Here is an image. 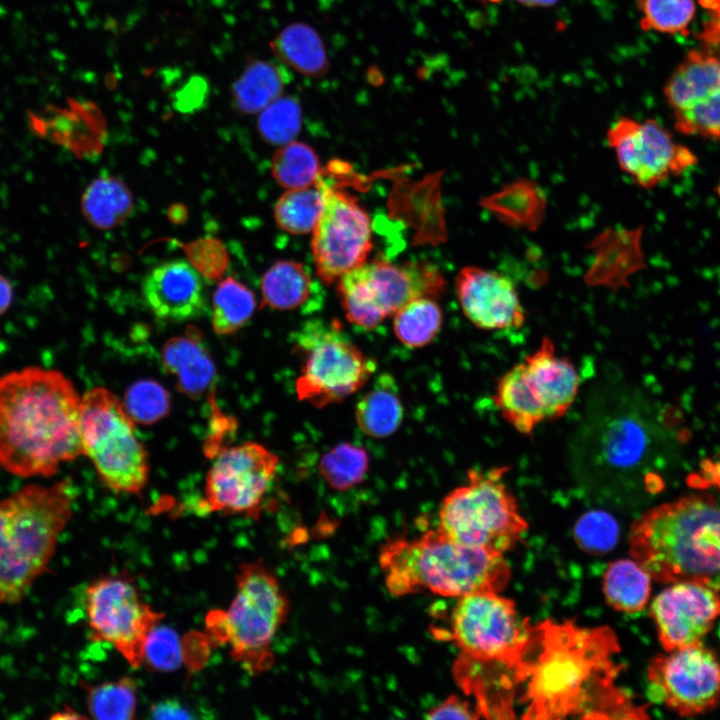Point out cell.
I'll use <instances>...</instances> for the list:
<instances>
[{"mask_svg": "<svg viewBox=\"0 0 720 720\" xmlns=\"http://www.w3.org/2000/svg\"><path fill=\"white\" fill-rule=\"evenodd\" d=\"M620 650L608 627L584 628L565 621L546 620L535 626V642L528 657L524 682L525 719H639L647 718L616 685Z\"/></svg>", "mask_w": 720, "mask_h": 720, "instance_id": "obj_1", "label": "cell"}, {"mask_svg": "<svg viewBox=\"0 0 720 720\" xmlns=\"http://www.w3.org/2000/svg\"><path fill=\"white\" fill-rule=\"evenodd\" d=\"M81 396L62 372L29 366L0 376V467L50 477L82 454Z\"/></svg>", "mask_w": 720, "mask_h": 720, "instance_id": "obj_2", "label": "cell"}, {"mask_svg": "<svg viewBox=\"0 0 720 720\" xmlns=\"http://www.w3.org/2000/svg\"><path fill=\"white\" fill-rule=\"evenodd\" d=\"M631 557L652 579L671 584L720 579V504L694 494L656 506L633 522Z\"/></svg>", "mask_w": 720, "mask_h": 720, "instance_id": "obj_3", "label": "cell"}, {"mask_svg": "<svg viewBox=\"0 0 720 720\" xmlns=\"http://www.w3.org/2000/svg\"><path fill=\"white\" fill-rule=\"evenodd\" d=\"M378 559L385 586L394 597L420 592L457 598L500 593L511 578L503 554L457 543L438 529L412 539H391L382 545Z\"/></svg>", "mask_w": 720, "mask_h": 720, "instance_id": "obj_4", "label": "cell"}, {"mask_svg": "<svg viewBox=\"0 0 720 720\" xmlns=\"http://www.w3.org/2000/svg\"><path fill=\"white\" fill-rule=\"evenodd\" d=\"M73 499L68 481L28 484L0 499V604L20 603L50 571Z\"/></svg>", "mask_w": 720, "mask_h": 720, "instance_id": "obj_5", "label": "cell"}, {"mask_svg": "<svg viewBox=\"0 0 720 720\" xmlns=\"http://www.w3.org/2000/svg\"><path fill=\"white\" fill-rule=\"evenodd\" d=\"M290 600L275 572L262 559L243 562L235 574V594L226 610H212L207 633L228 647L246 673L258 677L272 669L274 638L286 622Z\"/></svg>", "mask_w": 720, "mask_h": 720, "instance_id": "obj_6", "label": "cell"}, {"mask_svg": "<svg viewBox=\"0 0 720 720\" xmlns=\"http://www.w3.org/2000/svg\"><path fill=\"white\" fill-rule=\"evenodd\" d=\"M507 467L471 469L467 481L450 491L438 513V530L457 543L504 554L528 529L503 477Z\"/></svg>", "mask_w": 720, "mask_h": 720, "instance_id": "obj_7", "label": "cell"}, {"mask_svg": "<svg viewBox=\"0 0 720 720\" xmlns=\"http://www.w3.org/2000/svg\"><path fill=\"white\" fill-rule=\"evenodd\" d=\"M135 421L110 390L95 387L83 394L80 409L82 454L102 484L124 494H141L149 480L148 454L135 433Z\"/></svg>", "mask_w": 720, "mask_h": 720, "instance_id": "obj_8", "label": "cell"}, {"mask_svg": "<svg viewBox=\"0 0 720 720\" xmlns=\"http://www.w3.org/2000/svg\"><path fill=\"white\" fill-rule=\"evenodd\" d=\"M579 385L574 365L557 354L551 339L543 337L534 352L498 379L493 400L508 424L530 435L540 423L565 415Z\"/></svg>", "mask_w": 720, "mask_h": 720, "instance_id": "obj_9", "label": "cell"}, {"mask_svg": "<svg viewBox=\"0 0 720 720\" xmlns=\"http://www.w3.org/2000/svg\"><path fill=\"white\" fill-rule=\"evenodd\" d=\"M293 346L301 360L295 384L297 397L316 408L358 392L376 371V360L366 355L335 320L306 321L296 331Z\"/></svg>", "mask_w": 720, "mask_h": 720, "instance_id": "obj_10", "label": "cell"}, {"mask_svg": "<svg viewBox=\"0 0 720 720\" xmlns=\"http://www.w3.org/2000/svg\"><path fill=\"white\" fill-rule=\"evenodd\" d=\"M450 639L469 659L502 664L524 682L535 626L522 618L514 602L497 592L459 598L451 614Z\"/></svg>", "mask_w": 720, "mask_h": 720, "instance_id": "obj_11", "label": "cell"}, {"mask_svg": "<svg viewBox=\"0 0 720 720\" xmlns=\"http://www.w3.org/2000/svg\"><path fill=\"white\" fill-rule=\"evenodd\" d=\"M445 279L433 264H401L373 260L346 272L337 280V293L349 322L363 329L376 328L408 302L443 293Z\"/></svg>", "mask_w": 720, "mask_h": 720, "instance_id": "obj_12", "label": "cell"}, {"mask_svg": "<svg viewBox=\"0 0 720 720\" xmlns=\"http://www.w3.org/2000/svg\"><path fill=\"white\" fill-rule=\"evenodd\" d=\"M84 610L93 642H105L133 669L143 666L151 632L165 615L147 603L128 571L101 575L84 591Z\"/></svg>", "mask_w": 720, "mask_h": 720, "instance_id": "obj_13", "label": "cell"}, {"mask_svg": "<svg viewBox=\"0 0 720 720\" xmlns=\"http://www.w3.org/2000/svg\"><path fill=\"white\" fill-rule=\"evenodd\" d=\"M200 506L207 512L258 520L279 457L256 442L223 447L212 456Z\"/></svg>", "mask_w": 720, "mask_h": 720, "instance_id": "obj_14", "label": "cell"}, {"mask_svg": "<svg viewBox=\"0 0 720 720\" xmlns=\"http://www.w3.org/2000/svg\"><path fill=\"white\" fill-rule=\"evenodd\" d=\"M322 209L313 229L315 269L325 284L366 262L372 249L370 219L358 200L320 175Z\"/></svg>", "mask_w": 720, "mask_h": 720, "instance_id": "obj_15", "label": "cell"}, {"mask_svg": "<svg viewBox=\"0 0 720 720\" xmlns=\"http://www.w3.org/2000/svg\"><path fill=\"white\" fill-rule=\"evenodd\" d=\"M649 697L680 716L720 704V658L701 642L656 656L648 667Z\"/></svg>", "mask_w": 720, "mask_h": 720, "instance_id": "obj_16", "label": "cell"}, {"mask_svg": "<svg viewBox=\"0 0 720 720\" xmlns=\"http://www.w3.org/2000/svg\"><path fill=\"white\" fill-rule=\"evenodd\" d=\"M622 171L640 187L650 189L669 178L679 176L697 163L696 155L676 143L658 122L618 119L607 132Z\"/></svg>", "mask_w": 720, "mask_h": 720, "instance_id": "obj_17", "label": "cell"}, {"mask_svg": "<svg viewBox=\"0 0 720 720\" xmlns=\"http://www.w3.org/2000/svg\"><path fill=\"white\" fill-rule=\"evenodd\" d=\"M676 129L685 135L720 140V57L691 51L664 89Z\"/></svg>", "mask_w": 720, "mask_h": 720, "instance_id": "obj_18", "label": "cell"}, {"mask_svg": "<svg viewBox=\"0 0 720 720\" xmlns=\"http://www.w3.org/2000/svg\"><path fill=\"white\" fill-rule=\"evenodd\" d=\"M650 607L659 641L665 651L701 642L720 616V587L712 580L671 583Z\"/></svg>", "mask_w": 720, "mask_h": 720, "instance_id": "obj_19", "label": "cell"}, {"mask_svg": "<svg viewBox=\"0 0 720 720\" xmlns=\"http://www.w3.org/2000/svg\"><path fill=\"white\" fill-rule=\"evenodd\" d=\"M458 301L466 318L487 331L520 328L525 311L513 282L477 266H465L456 276Z\"/></svg>", "mask_w": 720, "mask_h": 720, "instance_id": "obj_20", "label": "cell"}, {"mask_svg": "<svg viewBox=\"0 0 720 720\" xmlns=\"http://www.w3.org/2000/svg\"><path fill=\"white\" fill-rule=\"evenodd\" d=\"M142 295L157 318L171 322L194 319L205 307L203 277L181 259L153 267L143 279Z\"/></svg>", "mask_w": 720, "mask_h": 720, "instance_id": "obj_21", "label": "cell"}, {"mask_svg": "<svg viewBox=\"0 0 720 720\" xmlns=\"http://www.w3.org/2000/svg\"><path fill=\"white\" fill-rule=\"evenodd\" d=\"M643 229L608 228L591 242L593 261L584 280L591 286L613 290L629 286V278L646 265L642 250Z\"/></svg>", "mask_w": 720, "mask_h": 720, "instance_id": "obj_22", "label": "cell"}, {"mask_svg": "<svg viewBox=\"0 0 720 720\" xmlns=\"http://www.w3.org/2000/svg\"><path fill=\"white\" fill-rule=\"evenodd\" d=\"M161 365L175 379L177 390L191 399L213 392L216 368L196 327L171 337L161 349Z\"/></svg>", "mask_w": 720, "mask_h": 720, "instance_id": "obj_23", "label": "cell"}, {"mask_svg": "<svg viewBox=\"0 0 720 720\" xmlns=\"http://www.w3.org/2000/svg\"><path fill=\"white\" fill-rule=\"evenodd\" d=\"M480 205L501 223L534 232L544 221L547 198L536 182L519 178L483 197Z\"/></svg>", "mask_w": 720, "mask_h": 720, "instance_id": "obj_24", "label": "cell"}, {"mask_svg": "<svg viewBox=\"0 0 720 720\" xmlns=\"http://www.w3.org/2000/svg\"><path fill=\"white\" fill-rule=\"evenodd\" d=\"M318 283L300 262L278 260L261 280L262 303L275 310L304 309L319 296Z\"/></svg>", "mask_w": 720, "mask_h": 720, "instance_id": "obj_25", "label": "cell"}, {"mask_svg": "<svg viewBox=\"0 0 720 720\" xmlns=\"http://www.w3.org/2000/svg\"><path fill=\"white\" fill-rule=\"evenodd\" d=\"M290 80L291 75L283 65L269 60H253L232 84V106L241 114L260 113L282 95Z\"/></svg>", "mask_w": 720, "mask_h": 720, "instance_id": "obj_26", "label": "cell"}, {"mask_svg": "<svg viewBox=\"0 0 720 720\" xmlns=\"http://www.w3.org/2000/svg\"><path fill=\"white\" fill-rule=\"evenodd\" d=\"M270 48L282 64L304 76L320 78L328 71L325 45L318 32L306 23L287 25L271 41Z\"/></svg>", "mask_w": 720, "mask_h": 720, "instance_id": "obj_27", "label": "cell"}, {"mask_svg": "<svg viewBox=\"0 0 720 720\" xmlns=\"http://www.w3.org/2000/svg\"><path fill=\"white\" fill-rule=\"evenodd\" d=\"M404 408L393 376L379 375L355 408L358 427L368 436L385 438L400 427Z\"/></svg>", "mask_w": 720, "mask_h": 720, "instance_id": "obj_28", "label": "cell"}, {"mask_svg": "<svg viewBox=\"0 0 720 720\" xmlns=\"http://www.w3.org/2000/svg\"><path fill=\"white\" fill-rule=\"evenodd\" d=\"M133 209V196L127 185L115 176L94 179L81 197V211L94 227L107 230L122 224Z\"/></svg>", "mask_w": 720, "mask_h": 720, "instance_id": "obj_29", "label": "cell"}, {"mask_svg": "<svg viewBox=\"0 0 720 720\" xmlns=\"http://www.w3.org/2000/svg\"><path fill=\"white\" fill-rule=\"evenodd\" d=\"M651 579L633 558L611 562L603 577V591L608 604L625 613L643 610L649 601Z\"/></svg>", "mask_w": 720, "mask_h": 720, "instance_id": "obj_30", "label": "cell"}, {"mask_svg": "<svg viewBox=\"0 0 720 720\" xmlns=\"http://www.w3.org/2000/svg\"><path fill=\"white\" fill-rule=\"evenodd\" d=\"M79 684L85 693L86 707L91 718L132 720L136 717L138 687L134 678L123 676L96 684L79 679Z\"/></svg>", "mask_w": 720, "mask_h": 720, "instance_id": "obj_31", "label": "cell"}, {"mask_svg": "<svg viewBox=\"0 0 720 720\" xmlns=\"http://www.w3.org/2000/svg\"><path fill=\"white\" fill-rule=\"evenodd\" d=\"M257 306L253 291L232 276L218 284L212 298V327L218 335H232L252 317Z\"/></svg>", "mask_w": 720, "mask_h": 720, "instance_id": "obj_32", "label": "cell"}, {"mask_svg": "<svg viewBox=\"0 0 720 720\" xmlns=\"http://www.w3.org/2000/svg\"><path fill=\"white\" fill-rule=\"evenodd\" d=\"M393 316L394 333L409 348H421L431 343L443 322L442 310L436 299L428 297L408 302Z\"/></svg>", "mask_w": 720, "mask_h": 720, "instance_id": "obj_33", "label": "cell"}, {"mask_svg": "<svg viewBox=\"0 0 720 720\" xmlns=\"http://www.w3.org/2000/svg\"><path fill=\"white\" fill-rule=\"evenodd\" d=\"M271 171L279 185L289 190L314 185L321 175V166L311 146L294 140L275 152Z\"/></svg>", "mask_w": 720, "mask_h": 720, "instance_id": "obj_34", "label": "cell"}, {"mask_svg": "<svg viewBox=\"0 0 720 720\" xmlns=\"http://www.w3.org/2000/svg\"><path fill=\"white\" fill-rule=\"evenodd\" d=\"M323 203L322 190L312 186L289 189L280 196L274 207V218L284 231L301 235L313 231Z\"/></svg>", "mask_w": 720, "mask_h": 720, "instance_id": "obj_35", "label": "cell"}, {"mask_svg": "<svg viewBox=\"0 0 720 720\" xmlns=\"http://www.w3.org/2000/svg\"><path fill=\"white\" fill-rule=\"evenodd\" d=\"M318 468L330 488L347 491L364 480L369 469V455L363 447L339 443L322 455Z\"/></svg>", "mask_w": 720, "mask_h": 720, "instance_id": "obj_36", "label": "cell"}, {"mask_svg": "<svg viewBox=\"0 0 720 720\" xmlns=\"http://www.w3.org/2000/svg\"><path fill=\"white\" fill-rule=\"evenodd\" d=\"M302 125V108L295 96L281 95L260 113L257 130L265 142L282 146L295 140Z\"/></svg>", "mask_w": 720, "mask_h": 720, "instance_id": "obj_37", "label": "cell"}, {"mask_svg": "<svg viewBox=\"0 0 720 720\" xmlns=\"http://www.w3.org/2000/svg\"><path fill=\"white\" fill-rule=\"evenodd\" d=\"M123 404L136 424L151 425L167 416L171 399L158 382L140 380L128 388Z\"/></svg>", "mask_w": 720, "mask_h": 720, "instance_id": "obj_38", "label": "cell"}, {"mask_svg": "<svg viewBox=\"0 0 720 720\" xmlns=\"http://www.w3.org/2000/svg\"><path fill=\"white\" fill-rule=\"evenodd\" d=\"M645 30L686 34L695 14L693 0H640Z\"/></svg>", "mask_w": 720, "mask_h": 720, "instance_id": "obj_39", "label": "cell"}, {"mask_svg": "<svg viewBox=\"0 0 720 720\" xmlns=\"http://www.w3.org/2000/svg\"><path fill=\"white\" fill-rule=\"evenodd\" d=\"M187 262L210 283L222 280L229 265V255L217 238L205 236L186 244H179Z\"/></svg>", "mask_w": 720, "mask_h": 720, "instance_id": "obj_40", "label": "cell"}, {"mask_svg": "<svg viewBox=\"0 0 720 720\" xmlns=\"http://www.w3.org/2000/svg\"><path fill=\"white\" fill-rule=\"evenodd\" d=\"M619 527L616 520L604 511H590L576 523L575 538L586 552L601 554L617 543Z\"/></svg>", "mask_w": 720, "mask_h": 720, "instance_id": "obj_41", "label": "cell"}, {"mask_svg": "<svg viewBox=\"0 0 720 720\" xmlns=\"http://www.w3.org/2000/svg\"><path fill=\"white\" fill-rule=\"evenodd\" d=\"M182 650L178 634L159 624L146 642L142 667L153 672L175 671L183 661Z\"/></svg>", "mask_w": 720, "mask_h": 720, "instance_id": "obj_42", "label": "cell"}, {"mask_svg": "<svg viewBox=\"0 0 720 720\" xmlns=\"http://www.w3.org/2000/svg\"><path fill=\"white\" fill-rule=\"evenodd\" d=\"M606 444V459L614 466H630L637 462L645 450L646 438L637 424L629 421L619 423Z\"/></svg>", "mask_w": 720, "mask_h": 720, "instance_id": "obj_43", "label": "cell"}, {"mask_svg": "<svg viewBox=\"0 0 720 720\" xmlns=\"http://www.w3.org/2000/svg\"><path fill=\"white\" fill-rule=\"evenodd\" d=\"M429 719H478L476 710L471 709L470 704L459 696L451 695L439 705L427 712Z\"/></svg>", "mask_w": 720, "mask_h": 720, "instance_id": "obj_44", "label": "cell"}, {"mask_svg": "<svg viewBox=\"0 0 720 720\" xmlns=\"http://www.w3.org/2000/svg\"><path fill=\"white\" fill-rule=\"evenodd\" d=\"M151 717L157 719L192 718L190 711L176 700H164L150 707Z\"/></svg>", "mask_w": 720, "mask_h": 720, "instance_id": "obj_45", "label": "cell"}, {"mask_svg": "<svg viewBox=\"0 0 720 720\" xmlns=\"http://www.w3.org/2000/svg\"><path fill=\"white\" fill-rule=\"evenodd\" d=\"M701 2L711 14V19L705 27L704 38L720 44V0H701Z\"/></svg>", "mask_w": 720, "mask_h": 720, "instance_id": "obj_46", "label": "cell"}, {"mask_svg": "<svg viewBox=\"0 0 720 720\" xmlns=\"http://www.w3.org/2000/svg\"><path fill=\"white\" fill-rule=\"evenodd\" d=\"M14 292L11 282L0 272V316L11 306Z\"/></svg>", "mask_w": 720, "mask_h": 720, "instance_id": "obj_47", "label": "cell"}, {"mask_svg": "<svg viewBox=\"0 0 720 720\" xmlns=\"http://www.w3.org/2000/svg\"><path fill=\"white\" fill-rule=\"evenodd\" d=\"M87 716L78 713L75 709L65 704L63 708L50 716V719L65 720V719H86Z\"/></svg>", "mask_w": 720, "mask_h": 720, "instance_id": "obj_48", "label": "cell"}, {"mask_svg": "<svg viewBox=\"0 0 720 720\" xmlns=\"http://www.w3.org/2000/svg\"><path fill=\"white\" fill-rule=\"evenodd\" d=\"M184 212V207H179L178 205H175L174 207H170L169 217L175 222H180L184 219V216H186Z\"/></svg>", "mask_w": 720, "mask_h": 720, "instance_id": "obj_49", "label": "cell"}, {"mask_svg": "<svg viewBox=\"0 0 720 720\" xmlns=\"http://www.w3.org/2000/svg\"><path fill=\"white\" fill-rule=\"evenodd\" d=\"M523 4L530 5V6H551L555 4L558 0H517Z\"/></svg>", "mask_w": 720, "mask_h": 720, "instance_id": "obj_50", "label": "cell"}]
</instances>
